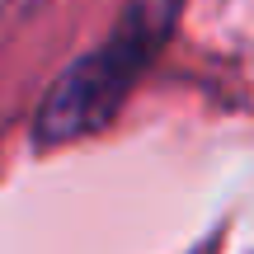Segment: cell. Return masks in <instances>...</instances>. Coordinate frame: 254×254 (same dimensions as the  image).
<instances>
[{
  "instance_id": "6da1fadb",
  "label": "cell",
  "mask_w": 254,
  "mask_h": 254,
  "mask_svg": "<svg viewBox=\"0 0 254 254\" xmlns=\"http://www.w3.org/2000/svg\"><path fill=\"white\" fill-rule=\"evenodd\" d=\"M170 14H174V0H165L160 9H151L141 0L136 14L123 19L113 43H104L99 52L75 62L43 99L38 141L62 146V141H75V136H85V132L109 123L118 113V104L127 99V90L136 85V75L146 71V62L155 57L160 38L170 33Z\"/></svg>"
}]
</instances>
